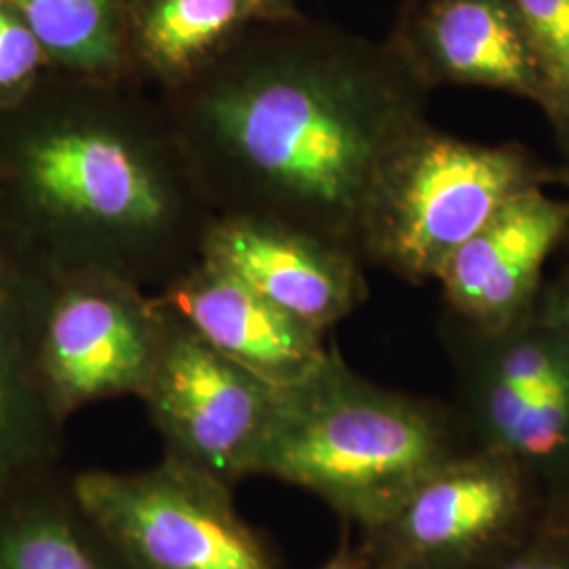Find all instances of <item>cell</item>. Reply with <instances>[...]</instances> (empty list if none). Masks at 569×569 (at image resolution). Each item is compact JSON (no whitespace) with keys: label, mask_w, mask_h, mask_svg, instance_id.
I'll return each mask as SVG.
<instances>
[{"label":"cell","mask_w":569,"mask_h":569,"mask_svg":"<svg viewBox=\"0 0 569 569\" xmlns=\"http://www.w3.org/2000/svg\"><path fill=\"white\" fill-rule=\"evenodd\" d=\"M428 91L388 39L298 13L256 21L157 100L216 216L289 226L363 262L378 188L430 124Z\"/></svg>","instance_id":"cell-1"},{"label":"cell","mask_w":569,"mask_h":569,"mask_svg":"<svg viewBox=\"0 0 569 569\" xmlns=\"http://www.w3.org/2000/svg\"><path fill=\"white\" fill-rule=\"evenodd\" d=\"M213 220L142 87L49 72L0 108V241L16 262L106 272L154 293L201 260Z\"/></svg>","instance_id":"cell-2"},{"label":"cell","mask_w":569,"mask_h":569,"mask_svg":"<svg viewBox=\"0 0 569 569\" xmlns=\"http://www.w3.org/2000/svg\"><path fill=\"white\" fill-rule=\"evenodd\" d=\"M460 453L443 407L367 380L329 348L277 390L256 477L305 489L363 533Z\"/></svg>","instance_id":"cell-3"},{"label":"cell","mask_w":569,"mask_h":569,"mask_svg":"<svg viewBox=\"0 0 569 569\" xmlns=\"http://www.w3.org/2000/svg\"><path fill=\"white\" fill-rule=\"evenodd\" d=\"M547 173L521 146L458 140L428 124L390 164L371 203L363 262L409 283L437 281L449 258Z\"/></svg>","instance_id":"cell-4"},{"label":"cell","mask_w":569,"mask_h":569,"mask_svg":"<svg viewBox=\"0 0 569 569\" xmlns=\"http://www.w3.org/2000/svg\"><path fill=\"white\" fill-rule=\"evenodd\" d=\"M74 489L133 569H284L234 489L171 458L138 472H74Z\"/></svg>","instance_id":"cell-5"},{"label":"cell","mask_w":569,"mask_h":569,"mask_svg":"<svg viewBox=\"0 0 569 569\" xmlns=\"http://www.w3.org/2000/svg\"><path fill=\"white\" fill-rule=\"evenodd\" d=\"M39 272L34 366L66 422L84 407L143 392L161 312L140 284L106 272Z\"/></svg>","instance_id":"cell-6"},{"label":"cell","mask_w":569,"mask_h":569,"mask_svg":"<svg viewBox=\"0 0 569 569\" xmlns=\"http://www.w3.org/2000/svg\"><path fill=\"white\" fill-rule=\"evenodd\" d=\"M157 306L159 345L140 401L163 439L164 458L234 489L256 477L279 388L230 361L178 315Z\"/></svg>","instance_id":"cell-7"},{"label":"cell","mask_w":569,"mask_h":569,"mask_svg":"<svg viewBox=\"0 0 569 569\" xmlns=\"http://www.w3.org/2000/svg\"><path fill=\"white\" fill-rule=\"evenodd\" d=\"M538 479L517 458L477 449L435 470L380 528L371 557L416 569H493L529 538Z\"/></svg>","instance_id":"cell-8"},{"label":"cell","mask_w":569,"mask_h":569,"mask_svg":"<svg viewBox=\"0 0 569 569\" xmlns=\"http://www.w3.org/2000/svg\"><path fill=\"white\" fill-rule=\"evenodd\" d=\"M566 237L569 201L533 186L449 258L437 283L475 336L505 333L533 317L545 264Z\"/></svg>","instance_id":"cell-9"},{"label":"cell","mask_w":569,"mask_h":569,"mask_svg":"<svg viewBox=\"0 0 569 569\" xmlns=\"http://www.w3.org/2000/svg\"><path fill=\"white\" fill-rule=\"evenodd\" d=\"M201 260L218 266L270 305L321 333L369 296L366 264L302 230L244 216H216Z\"/></svg>","instance_id":"cell-10"},{"label":"cell","mask_w":569,"mask_h":569,"mask_svg":"<svg viewBox=\"0 0 569 569\" xmlns=\"http://www.w3.org/2000/svg\"><path fill=\"white\" fill-rule=\"evenodd\" d=\"M388 41L428 89L486 87L545 110V81L512 0H406Z\"/></svg>","instance_id":"cell-11"},{"label":"cell","mask_w":569,"mask_h":569,"mask_svg":"<svg viewBox=\"0 0 569 569\" xmlns=\"http://www.w3.org/2000/svg\"><path fill=\"white\" fill-rule=\"evenodd\" d=\"M152 296L207 345L272 387L298 382L329 352L326 333L289 317L204 260Z\"/></svg>","instance_id":"cell-12"},{"label":"cell","mask_w":569,"mask_h":569,"mask_svg":"<svg viewBox=\"0 0 569 569\" xmlns=\"http://www.w3.org/2000/svg\"><path fill=\"white\" fill-rule=\"evenodd\" d=\"M0 569H133L84 510L61 460L0 488Z\"/></svg>","instance_id":"cell-13"},{"label":"cell","mask_w":569,"mask_h":569,"mask_svg":"<svg viewBox=\"0 0 569 569\" xmlns=\"http://www.w3.org/2000/svg\"><path fill=\"white\" fill-rule=\"evenodd\" d=\"M37 284L39 272L20 264L0 291V488L63 456L66 420L34 366Z\"/></svg>","instance_id":"cell-14"},{"label":"cell","mask_w":569,"mask_h":569,"mask_svg":"<svg viewBox=\"0 0 569 569\" xmlns=\"http://www.w3.org/2000/svg\"><path fill=\"white\" fill-rule=\"evenodd\" d=\"M260 21L253 0H136L127 58L138 87L180 89Z\"/></svg>","instance_id":"cell-15"},{"label":"cell","mask_w":569,"mask_h":569,"mask_svg":"<svg viewBox=\"0 0 569 569\" xmlns=\"http://www.w3.org/2000/svg\"><path fill=\"white\" fill-rule=\"evenodd\" d=\"M483 352L470 378V416L479 449L509 453L529 399L566 342L533 317L498 336H477Z\"/></svg>","instance_id":"cell-16"},{"label":"cell","mask_w":569,"mask_h":569,"mask_svg":"<svg viewBox=\"0 0 569 569\" xmlns=\"http://www.w3.org/2000/svg\"><path fill=\"white\" fill-rule=\"evenodd\" d=\"M49 58L53 74L138 87L127 58L136 0H11Z\"/></svg>","instance_id":"cell-17"},{"label":"cell","mask_w":569,"mask_h":569,"mask_svg":"<svg viewBox=\"0 0 569 569\" xmlns=\"http://www.w3.org/2000/svg\"><path fill=\"white\" fill-rule=\"evenodd\" d=\"M510 456L538 481L569 479V346L529 399Z\"/></svg>","instance_id":"cell-18"},{"label":"cell","mask_w":569,"mask_h":569,"mask_svg":"<svg viewBox=\"0 0 569 569\" xmlns=\"http://www.w3.org/2000/svg\"><path fill=\"white\" fill-rule=\"evenodd\" d=\"M512 7L545 81L542 112L569 154V0H512Z\"/></svg>","instance_id":"cell-19"},{"label":"cell","mask_w":569,"mask_h":569,"mask_svg":"<svg viewBox=\"0 0 569 569\" xmlns=\"http://www.w3.org/2000/svg\"><path fill=\"white\" fill-rule=\"evenodd\" d=\"M51 72L30 23L11 0H0V108L23 100Z\"/></svg>","instance_id":"cell-20"},{"label":"cell","mask_w":569,"mask_h":569,"mask_svg":"<svg viewBox=\"0 0 569 569\" xmlns=\"http://www.w3.org/2000/svg\"><path fill=\"white\" fill-rule=\"evenodd\" d=\"M493 569H569L568 536L552 521H547L521 549Z\"/></svg>","instance_id":"cell-21"},{"label":"cell","mask_w":569,"mask_h":569,"mask_svg":"<svg viewBox=\"0 0 569 569\" xmlns=\"http://www.w3.org/2000/svg\"><path fill=\"white\" fill-rule=\"evenodd\" d=\"M533 319L549 327L569 346V277L550 287L547 296L538 298Z\"/></svg>","instance_id":"cell-22"},{"label":"cell","mask_w":569,"mask_h":569,"mask_svg":"<svg viewBox=\"0 0 569 569\" xmlns=\"http://www.w3.org/2000/svg\"><path fill=\"white\" fill-rule=\"evenodd\" d=\"M367 559L369 555H367L366 545L361 542V538L352 540L346 526L338 549L333 550V555L319 569H363L367 566Z\"/></svg>","instance_id":"cell-23"},{"label":"cell","mask_w":569,"mask_h":569,"mask_svg":"<svg viewBox=\"0 0 569 569\" xmlns=\"http://www.w3.org/2000/svg\"><path fill=\"white\" fill-rule=\"evenodd\" d=\"M258 18L262 20H284L291 16H298L296 0H253Z\"/></svg>","instance_id":"cell-24"},{"label":"cell","mask_w":569,"mask_h":569,"mask_svg":"<svg viewBox=\"0 0 569 569\" xmlns=\"http://www.w3.org/2000/svg\"><path fill=\"white\" fill-rule=\"evenodd\" d=\"M18 268H20V264L16 262V258L7 251V247L0 241V291L13 281Z\"/></svg>","instance_id":"cell-25"},{"label":"cell","mask_w":569,"mask_h":569,"mask_svg":"<svg viewBox=\"0 0 569 569\" xmlns=\"http://www.w3.org/2000/svg\"><path fill=\"white\" fill-rule=\"evenodd\" d=\"M369 555V552H367ZM363 569H416L401 561H392V559H382V557H371L367 559V566Z\"/></svg>","instance_id":"cell-26"},{"label":"cell","mask_w":569,"mask_h":569,"mask_svg":"<svg viewBox=\"0 0 569 569\" xmlns=\"http://www.w3.org/2000/svg\"><path fill=\"white\" fill-rule=\"evenodd\" d=\"M552 519V523L557 526V528L561 529L566 536H568L569 540V509L566 512H561V515H557V517H550Z\"/></svg>","instance_id":"cell-27"},{"label":"cell","mask_w":569,"mask_h":569,"mask_svg":"<svg viewBox=\"0 0 569 569\" xmlns=\"http://www.w3.org/2000/svg\"><path fill=\"white\" fill-rule=\"evenodd\" d=\"M557 180H559V182L563 183V186H566V188H568V190H569V171H563V173H561V176H559V178H557Z\"/></svg>","instance_id":"cell-28"}]
</instances>
